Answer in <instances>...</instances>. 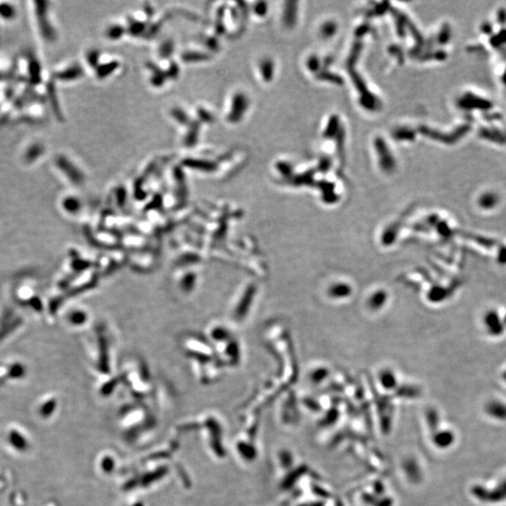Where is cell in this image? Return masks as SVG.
Segmentation results:
<instances>
[]
</instances>
